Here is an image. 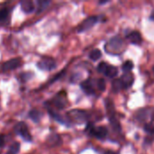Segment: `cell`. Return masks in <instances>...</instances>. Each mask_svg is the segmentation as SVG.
Instances as JSON below:
<instances>
[{
    "label": "cell",
    "instance_id": "6da1fadb",
    "mask_svg": "<svg viewBox=\"0 0 154 154\" xmlns=\"http://www.w3.org/2000/svg\"><path fill=\"white\" fill-rule=\"evenodd\" d=\"M125 49V41L120 36H115L110 39L105 45V50L107 53L113 55H118L122 53Z\"/></svg>",
    "mask_w": 154,
    "mask_h": 154
},
{
    "label": "cell",
    "instance_id": "7a4b0ae2",
    "mask_svg": "<svg viewBox=\"0 0 154 154\" xmlns=\"http://www.w3.org/2000/svg\"><path fill=\"white\" fill-rule=\"evenodd\" d=\"M106 110H107V113H108L109 121H110V124H111L112 127L114 128L115 131L120 132V130H121V125H120L119 121L116 119V116H115L116 114H115L114 104H113L112 100H110L109 98H107L106 101Z\"/></svg>",
    "mask_w": 154,
    "mask_h": 154
},
{
    "label": "cell",
    "instance_id": "3957f363",
    "mask_svg": "<svg viewBox=\"0 0 154 154\" xmlns=\"http://www.w3.org/2000/svg\"><path fill=\"white\" fill-rule=\"evenodd\" d=\"M67 116L70 119V121L75 122L76 124H82L84 122H87L88 118V114L86 111L79 109L71 110L67 114Z\"/></svg>",
    "mask_w": 154,
    "mask_h": 154
},
{
    "label": "cell",
    "instance_id": "277c9868",
    "mask_svg": "<svg viewBox=\"0 0 154 154\" xmlns=\"http://www.w3.org/2000/svg\"><path fill=\"white\" fill-rule=\"evenodd\" d=\"M14 132L16 134L20 135L25 142L31 143L32 141V135H31L29 129H28L27 125H25V123H23V122L17 123L14 126Z\"/></svg>",
    "mask_w": 154,
    "mask_h": 154
},
{
    "label": "cell",
    "instance_id": "5b68a950",
    "mask_svg": "<svg viewBox=\"0 0 154 154\" xmlns=\"http://www.w3.org/2000/svg\"><path fill=\"white\" fill-rule=\"evenodd\" d=\"M87 131L93 135L94 137L97 138V139H105L107 136V129L105 126H97L95 127L92 124H88V127H87Z\"/></svg>",
    "mask_w": 154,
    "mask_h": 154
},
{
    "label": "cell",
    "instance_id": "8992f818",
    "mask_svg": "<svg viewBox=\"0 0 154 154\" xmlns=\"http://www.w3.org/2000/svg\"><path fill=\"white\" fill-rule=\"evenodd\" d=\"M37 68L43 71H51L56 68V61L53 58L43 57L37 62Z\"/></svg>",
    "mask_w": 154,
    "mask_h": 154
},
{
    "label": "cell",
    "instance_id": "52a82bcc",
    "mask_svg": "<svg viewBox=\"0 0 154 154\" xmlns=\"http://www.w3.org/2000/svg\"><path fill=\"white\" fill-rule=\"evenodd\" d=\"M97 23V16H89L87 19H85L78 27V32H83L86 31H88L91 29L96 23Z\"/></svg>",
    "mask_w": 154,
    "mask_h": 154
},
{
    "label": "cell",
    "instance_id": "ba28073f",
    "mask_svg": "<svg viewBox=\"0 0 154 154\" xmlns=\"http://www.w3.org/2000/svg\"><path fill=\"white\" fill-rule=\"evenodd\" d=\"M22 64V60L20 58H14V59H11L7 61H5L2 67H1V71H10V70H13V69H18Z\"/></svg>",
    "mask_w": 154,
    "mask_h": 154
},
{
    "label": "cell",
    "instance_id": "9c48e42d",
    "mask_svg": "<svg viewBox=\"0 0 154 154\" xmlns=\"http://www.w3.org/2000/svg\"><path fill=\"white\" fill-rule=\"evenodd\" d=\"M52 104L58 109H63L67 105V97L64 91H61L56 95V97L52 100Z\"/></svg>",
    "mask_w": 154,
    "mask_h": 154
},
{
    "label": "cell",
    "instance_id": "30bf717a",
    "mask_svg": "<svg viewBox=\"0 0 154 154\" xmlns=\"http://www.w3.org/2000/svg\"><path fill=\"white\" fill-rule=\"evenodd\" d=\"M20 5H21V8L23 12H24L25 14H31L35 9L33 2L31 0H22L20 2Z\"/></svg>",
    "mask_w": 154,
    "mask_h": 154
},
{
    "label": "cell",
    "instance_id": "8fae6325",
    "mask_svg": "<svg viewBox=\"0 0 154 154\" xmlns=\"http://www.w3.org/2000/svg\"><path fill=\"white\" fill-rule=\"evenodd\" d=\"M121 80L122 83L124 85V89L125 88H129L133 84H134V75L131 72H127L125 73L122 77H121Z\"/></svg>",
    "mask_w": 154,
    "mask_h": 154
},
{
    "label": "cell",
    "instance_id": "7c38bea8",
    "mask_svg": "<svg viewBox=\"0 0 154 154\" xmlns=\"http://www.w3.org/2000/svg\"><path fill=\"white\" fill-rule=\"evenodd\" d=\"M80 87H81L82 90H83L85 93L88 94V95H92V94L95 93V88H94V87H93V81H92V79H88L83 81V82L80 84Z\"/></svg>",
    "mask_w": 154,
    "mask_h": 154
},
{
    "label": "cell",
    "instance_id": "4fadbf2b",
    "mask_svg": "<svg viewBox=\"0 0 154 154\" xmlns=\"http://www.w3.org/2000/svg\"><path fill=\"white\" fill-rule=\"evenodd\" d=\"M11 10L7 7H3L0 9V24H5L8 23L10 18Z\"/></svg>",
    "mask_w": 154,
    "mask_h": 154
},
{
    "label": "cell",
    "instance_id": "5bb4252c",
    "mask_svg": "<svg viewBox=\"0 0 154 154\" xmlns=\"http://www.w3.org/2000/svg\"><path fill=\"white\" fill-rule=\"evenodd\" d=\"M127 38L130 41V42L133 44H141V42H142L141 33L137 31H134V32H132L131 33H129Z\"/></svg>",
    "mask_w": 154,
    "mask_h": 154
},
{
    "label": "cell",
    "instance_id": "9a60e30c",
    "mask_svg": "<svg viewBox=\"0 0 154 154\" xmlns=\"http://www.w3.org/2000/svg\"><path fill=\"white\" fill-rule=\"evenodd\" d=\"M47 143L51 146H56V145H60L61 143V139L58 134H51L48 137Z\"/></svg>",
    "mask_w": 154,
    "mask_h": 154
},
{
    "label": "cell",
    "instance_id": "2e32d148",
    "mask_svg": "<svg viewBox=\"0 0 154 154\" xmlns=\"http://www.w3.org/2000/svg\"><path fill=\"white\" fill-rule=\"evenodd\" d=\"M122 89H124V85L122 83L121 79H114L112 82V90L115 93H118L119 91H121Z\"/></svg>",
    "mask_w": 154,
    "mask_h": 154
},
{
    "label": "cell",
    "instance_id": "e0dca14e",
    "mask_svg": "<svg viewBox=\"0 0 154 154\" xmlns=\"http://www.w3.org/2000/svg\"><path fill=\"white\" fill-rule=\"evenodd\" d=\"M29 117L36 124H38L41 120V117H42V113L38 110H31L29 112Z\"/></svg>",
    "mask_w": 154,
    "mask_h": 154
},
{
    "label": "cell",
    "instance_id": "ac0fdd59",
    "mask_svg": "<svg viewBox=\"0 0 154 154\" xmlns=\"http://www.w3.org/2000/svg\"><path fill=\"white\" fill-rule=\"evenodd\" d=\"M51 4V1H46V0H40V1H37V5H38V8H37V11L36 13L39 14L41 12H42L43 10H45L48 5Z\"/></svg>",
    "mask_w": 154,
    "mask_h": 154
},
{
    "label": "cell",
    "instance_id": "d6986e66",
    "mask_svg": "<svg viewBox=\"0 0 154 154\" xmlns=\"http://www.w3.org/2000/svg\"><path fill=\"white\" fill-rule=\"evenodd\" d=\"M117 72H118V70H117V68H116V67L108 65V67H107V69H106L105 74H106L108 78H111V79H112V78H115V77L117 75Z\"/></svg>",
    "mask_w": 154,
    "mask_h": 154
},
{
    "label": "cell",
    "instance_id": "ffe728a7",
    "mask_svg": "<svg viewBox=\"0 0 154 154\" xmlns=\"http://www.w3.org/2000/svg\"><path fill=\"white\" fill-rule=\"evenodd\" d=\"M19 151H20V143L15 142V143H12L11 146L8 148L6 154H18Z\"/></svg>",
    "mask_w": 154,
    "mask_h": 154
},
{
    "label": "cell",
    "instance_id": "44dd1931",
    "mask_svg": "<svg viewBox=\"0 0 154 154\" xmlns=\"http://www.w3.org/2000/svg\"><path fill=\"white\" fill-rule=\"evenodd\" d=\"M149 116H150V110L143 109V110L139 111V113L137 115V117L141 121H146L149 118Z\"/></svg>",
    "mask_w": 154,
    "mask_h": 154
},
{
    "label": "cell",
    "instance_id": "7402d4cb",
    "mask_svg": "<svg viewBox=\"0 0 154 154\" xmlns=\"http://www.w3.org/2000/svg\"><path fill=\"white\" fill-rule=\"evenodd\" d=\"M48 112H49V115H50L52 118H54L55 120H57V121H58V122H60V124H66V123H65V120H64V119H62V118H61V116H60L59 114H57L56 112H54L53 110H51V109L48 108Z\"/></svg>",
    "mask_w": 154,
    "mask_h": 154
},
{
    "label": "cell",
    "instance_id": "603a6c76",
    "mask_svg": "<svg viewBox=\"0 0 154 154\" xmlns=\"http://www.w3.org/2000/svg\"><path fill=\"white\" fill-rule=\"evenodd\" d=\"M101 56H102V52L99 50H97H97H93L90 52V54H89V58L92 60H99L101 58Z\"/></svg>",
    "mask_w": 154,
    "mask_h": 154
},
{
    "label": "cell",
    "instance_id": "cb8c5ba5",
    "mask_svg": "<svg viewBox=\"0 0 154 154\" xmlns=\"http://www.w3.org/2000/svg\"><path fill=\"white\" fill-rule=\"evenodd\" d=\"M122 69H123V71H124L125 73L130 72V71L134 69V63H133L131 60H127V61H125V62L123 64Z\"/></svg>",
    "mask_w": 154,
    "mask_h": 154
},
{
    "label": "cell",
    "instance_id": "d4e9b609",
    "mask_svg": "<svg viewBox=\"0 0 154 154\" xmlns=\"http://www.w3.org/2000/svg\"><path fill=\"white\" fill-rule=\"evenodd\" d=\"M97 88L100 90V91H105L106 89V80L104 79H99L97 82Z\"/></svg>",
    "mask_w": 154,
    "mask_h": 154
},
{
    "label": "cell",
    "instance_id": "484cf974",
    "mask_svg": "<svg viewBox=\"0 0 154 154\" xmlns=\"http://www.w3.org/2000/svg\"><path fill=\"white\" fill-rule=\"evenodd\" d=\"M107 67H108L107 63H106V62H100L99 65L97 66V70H98L99 73H104L105 74Z\"/></svg>",
    "mask_w": 154,
    "mask_h": 154
},
{
    "label": "cell",
    "instance_id": "4316f807",
    "mask_svg": "<svg viewBox=\"0 0 154 154\" xmlns=\"http://www.w3.org/2000/svg\"><path fill=\"white\" fill-rule=\"evenodd\" d=\"M144 130L145 132L151 134H154V125L153 124H147L144 125Z\"/></svg>",
    "mask_w": 154,
    "mask_h": 154
},
{
    "label": "cell",
    "instance_id": "83f0119b",
    "mask_svg": "<svg viewBox=\"0 0 154 154\" xmlns=\"http://www.w3.org/2000/svg\"><path fill=\"white\" fill-rule=\"evenodd\" d=\"M5 145V137L3 134H0V148H2Z\"/></svg>",
    "mask_w": 154,
    "mask_h": 154
},
{
    "label": "cell",
    "instance_id": "f1b7e54d",
    "mask_svg": "<svg viewBox=\"0 0 154 154\" xmlns=\"http://www.w3.org/2000/svg\"><path fill=\"white\" fill-rule=\"evenodd\" d=\"M105 154H118L116 153V152H112V151H107V152H106Z\"/></svg>",
    "mask_w": 154,
    "mask_h": 154
},
{
    "label": "cell",
    "instance_id": "f546056e",
    "mask_svg": "<svg viewBox=\"0 0 154 154\" xmlns=\"http://www.w3.org/2000/svg\"><path fill=\"white\" fill-rule=\"evenodd\" d=\"M106 3H108V1H101V2H99V4H100V5H103V4H106Z\"/></svg>",
    "mask_w": 154,
    "mask_h": 154
},
{
    "label": "cell",
    "instance_id": "4dcf8cb0",
    "mask_svg": "<svg viewBox=\"0 0 154 154\" xmlns=\"http://www.w3.org/2000/svg\"><path fill=\"white\" fill-rule=\"evenodd\" d=\"M153 72H154V68H153Z\"/></svg>",
    "mask_w": 154,
    "mask_h": 154
}]
</instances>
